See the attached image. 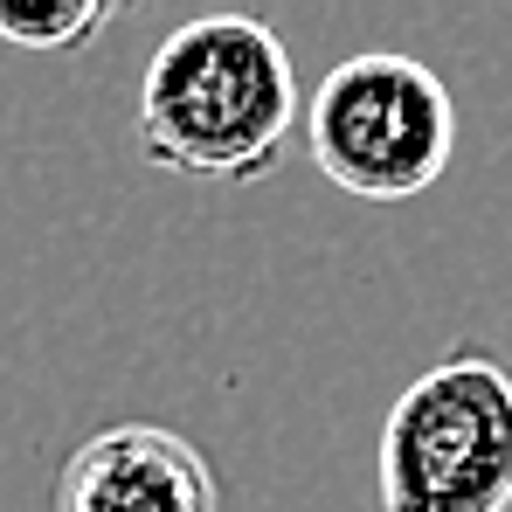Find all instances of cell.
<instances>
[{"label": "cell", "mask_w": 512, "mask_h": 512, "mask_svg": "<svg viewBox=\"0 0 512 512\" xmlns=\"http://www.w3.org/2000/svg\"><path fill=\"white\" fill-rule=\"evenodd\" d=\"M118 21L111 0H0V42L28 56H70Z\"/></svg>", "instance_id": "obj_5"}, {"label": "cell", "mask_w": 512, "mask_h": 512, "mask_svg": "<svg viewBox=\"0 0 512 512\" xmlns=\"http://www.w3.org/2000/svg\"><path fill=\"white\" fill-rule=\"evenodd\" d=\"M381 512H512V367L450 346L395 395L374 443Z\"/></svg>", "instance_id": "obj_2"}, {"label": "cell", "mask_w": 512, "mask_h": 512, "mask_svg": "<svg viewBox=\"0 0 512 512\" xmlns=\"http://www.w3.org/2000/svg\"><path fill=\"white\" fill-rule=\"evenodd\" d=\"M56 512H222V485L180 429L111 423L63 457Z\"/></svg>", "instance_id": "obj_4"}, {"label": "cell", "mask_w": 512, "mask_h": 512, "mask_svg": "<svg viewBox=\"0 0 512 512\" xmlns=\"http://www.w3.org/2000/svg\"><path fill=\"white\" fill-rule=\"evenodd\" d=\"M305 97L291 49L256 14H194L146 56L139 77V153L173 180L256 187L270 180Z\"/></svg>", "instance_id": "obj_1"}, {"label": "cell", "mask_w": 512, "mask_h": 512, "mask_svg": "<svg viewBox=\"0 0 512 512\" xmlns=\"http://www.w3.org/2000/svg\"><path fill=\"white\" fill-rule=\"evenodd\" d=\"M312 167L353 201H416L457 160V97L423 56H340L305 104Z\"/></svg>", "instance_id": "obj_3"}]
</instances>
